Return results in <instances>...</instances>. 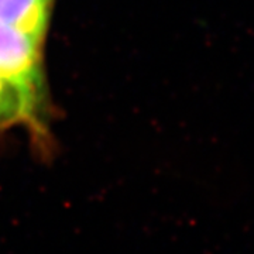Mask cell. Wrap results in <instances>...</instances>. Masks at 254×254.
Segmentation results:
<instances>
[{"label": "cell", "instance_id": "obj_1", "mask_svg": "<svg viewBox=\"0 0 254 254\" xmlns=\"http://www.w3.org/2000/svg\"><path fill=\"white\" fill-rule=\"evenodd\" d=\"M44 40L0 23V73L18 85L46 112L47 85L43 58Z\"/></svg>", "mask_w": 254, "mask_h": 254}, {"label": "cell", "instance_id": "obj_2", "mask_svg": "<svg viewBox=\"0 0 254 254\" xmlns=\"http://www.w3.org/2000/svg\"><path fill=\"white\" fill-rule=\"evenodd\" d=\"M44 110L18 85L0 73V130L24 125L34 136L44 133Z\"/></svg>", "mask_w": 254, "mask_h": 254}, {"label": "cell", "instance_id": "obj_3", "mask_svg": "<svg viewBox=\"0 0 254 254\" xmlns=\"http://www.w3.org/2000/svg\"><path fill=\"white\" fill-rule=\"evenodd\" d=\"M55 0H0V23L44 40Z\"/></svg>", "mask_w": 254, "mask_h": 254}]
</instances>
